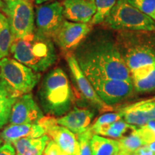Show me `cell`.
<instances>
[{
	"label": "cell",
	"mask_w": 155,
	"mask_h": 155,
	"mask_svg": "<svg viewBox=\"0 0 155 155\" xmlns=\"http://www.w3.org/2000/svg\"><path fill=\"white\" fill-rule=\"evenodd\" d=\"M45 134L44 129L38 123L9 124L0 134L3 141L12 144L22 138H38Z\"/></svg>",
	"instance_id": "17"
},
{
	"label": "cell",
	"mask_w": 155,
	"mask_h": 155,
	"mask_svg": "<svg viewBox=\"0 0 155 155\" xmlns=\"http://www.w3.org/2000/svg\"><path fill=\"white\" fill-rule=\"evenodd\" d=\"M114 155H132V154H131V153H129L127 152H125V151H123V150H119V152Z\"/></svg>",
	"instance_id": "33"
},
{
	"label": "cell",
	"mask_w": 155,
	"mask_h": 155,
	"mask_svg": "<svg viewBox=\"0 0 155 155\" xmlns=\"http://www.w3.org/2000/svg\"><path fill=\"white\" fill-rule=\"evenodd\" d=\"M123 119L122 116L119 112H108V113L104 114L103 115L100 116L97 119L92 125H91L90 129L92 132L96 130V129L99 128L101 126H104L108 124L113 123V122L119 121V120Z\"/></svg>",
	"instance_id": "29"
},
{
	"label": "cell",
	"mask_w": 155,
	"mask_h": 155,
	"mask_svg": "<svg viewBox=\"0 0 155 155\" xmlns=\"http://www.w3.org/2000/svg\"><path fill=\"white\" fill-rule=\"evenodd\" d=\"M94 113L88 108L75 107L65 116L57 118L58 124L67 128L75 134H80L90 128Z\"/></svg>",
	"instance_id": "16"
},
{
	"label": "cell",
	"mask_w": 155,
	"mask_h": 155,
	"mask_svg": "<svg viewBox=\"0 0 155 155\" xmlns=\"http://www.w3.org/2000/svg\"><path fill=\"white\" fill-rule=\"evenodd\" d=\"M5 7V3L2 0H0V11H2L4 7Z\"/></svg>",
	"instance_id": "36"
},
{
	"label": "cell",
	"mask_w": 155,
	"mask_h": 155,
	"mask_svg": "<svg viewBox=\"0 0 155 155\" xmlns=\"http://www.w3.org/2000/svg\"><path fill=\"white\" fill-rule=\"evenodd\" d=\"M155 32L119 31L116 42L130 73L155 64Z\"/></svg>",
	"instance_id": "3"
},
{
	"label": "cell",
	"mask_w": 155,
	"mask_h": 155,
	"mask_svg": "<svg viewBox=\"0 0 155 155\" xmlns=\"http://www.w3.org/2000/svg\"><path fill=\"white\" fill-rule=\"evenodd\" d=\"M118 112L127 123L141 127L147 122L155 120V101H140L120 108Z\"/></svg>",
	"instance_id": "14"
},
{
	"label": "cell",
	"mask_w": 155,
	"mask_h": 155,
	"mask_svg": "<svg viewBox=\"0 0 155 155\" xmlns=\"http://www.w3.org/2000/svg\"><path fill=\"white\" fill-rule=\"evenodd\" d=\"M44 116L43 111L30 94L18 97L12 109L9 123L11 124H35Z\"/></svg>",
	"instance_id": "13"
},
{
	"label": "cell",
	"mask_w": 155,
	"mask_h": 155,
	"mask_svg": "<svg viewBox=\"0 0 155 155\" xmlns=\"http://www.w3.org/2000/svg\"><path fill=\"white\" fill-rule=\"evenodd\" d=\"M119 144V150H123L129 153H132L139 147L147 145L135 130L122 138L118 139Z\"/></svg>",
	"instance_id": "25"
},
{
	"label": "cell",
	"mask_w": 155,
	"mask_h": 155,
	"mask_svg": "<svg viewBox=\"0 0 155 155\" xmlns=\"http://www.w3.org/2000/svg\"><path fill=\"white\" fill-rule=\"evenodd\" d=\"M87 78L101 99L108 106H111L127 99L134 90L132 82L92 75Z\"/></svg>",
	"instance_id": "8"
},
{
	"label": "cell",
	"mask_w": 155,
	"mask_h": 155,
	"mask_svg": "<svg viewBox=\"0 0 155 155\" xmlns=\"http://www.w3.org/2000/svg\"><path fill=\"white\" fill-rule=\"evenodd\" d=\"M137 127L129 124L123 119L101 126L96 129L93 134L108 137V138L121 139L137 129Z\"/></svg>",
	"instance_id": "20"
},
{
	"label": "cell",
	"mask_w": 155,
	"mask_h": 155,
	"mask_svg": "<svg viewBox=\"0 0 155 155\" xmlns=\"http://www.w3.org/2000/svg\"><path fill=\"white\" fill-rule=\"evenodd\" d=\"M45 134L70 155H80L77 136L67 128L58 124L54 116H43L38 122Z\"/></svg>",
	"instance_id": "10"
},
{
	"label": "cell",
	"mask_w": 155,
	"mask_h": 155,
	"mask_svg": "<svg viewBox=\"0 0 155 155\" xmlns=\"http://www.w3.org/2000/svg\"><path fill=\"white\" fill-rule=\"evenodd\" d=\"M50 141V137L45 134L38 138H22L13 141L16 155H42Z\"/></svg>",
	"instance_id": "18"
},
{
	"label": "cell",
	"mask_w": 155,
	"mask_h": 155,
	"mask_svg": "<svg viewBox=\"0 0 155 155\" xmlns=\"http://www.w3.org/2000/svg\"><path fill=\"white\" fill-rule=\"evenodd\" d=\"M132 155H155V153L152 152L147 144L137 149L132 153Z\"/></svg>",
	"instance_id": "32"
},
{
	"label": "cell",
	"mask_w": 155,
	"mask_h": 155,
	"mask_svg": "<svg viewBox=\"0 0 155 155\" xmlns=\"http://www.w3.org/2000/svg\"><path fill=\"white\" fill-rule=\"evenodd\" d=\"M105 27L117 31L155 32V21L127 2L117 0L103 22Z\"/></svg>",
	"instance_id": "5"
},
{
	"label": "cell",
	"mask_w": 155,
	"mask_h": 155,
	"mask_svg": "<svg viewBox=\"0 0 155 155\" xmlns=\"http://www.w3.org/2000/svg\"><path fill=\"white\" fill-rule=\"evenodd\" d=\"M135 131L146 144L154 142L155 141V120H152L141 127H137Z\"/></svg>",
	"instance_id": "26"
},
{
	"label": "cell",
	"mask_w": 155,
	"mask_h": 155,
	"mask_svg": "<svg viewBox=\"0 0 155 155\" xmlns=\"http://www.w3.org/2000/svg\"><path fill=\"white\" fill-rule=\"evenodd\" d=\"M91 145L92 155H114L119 151L118 140L98 134L93 135Z\"/></svg>",
	"instance_id": "21"
},
{
	"label": "cell",
	"mask_w": 155,
	"mask_h": 155,
	"mask_svg": "<svg viewBox=\"0 0 155 155\" xmlns=\"http://www.w3.org/2000/svg\"><path fill=\"white\" fill-rule=\"evenodd\" d=\"M17 98L0 81V129L9 121L12 109Z\"/></svg>",
	"instance_id": "22"
},
{
	"label": "cell",
	"mask_w": 155,
	"mask_h": 155,
	"mask_svg": "<svg viewBox=\"0 0 155 155\" xmlns=\"http://www.w3.org/2000/svg\"><path fill=\"white\" fill-rule=\"evenodd\" d=\"M127 2L155 21V0H127Z\"/></svg>",
	"instance_id": "27"
},
{
	"label": "cell",
	"mask_w": 155,
	"mask_h": 155,
	"mask_svg": "<svg viewBox=\"0 0 155 155\" xmlns=\"http://www.w3.org/2000/svg\"><path fill=\"white\" fill-rule=\"evenodd\" d=\"M0 155H16V152L12 144L5 143L0 146Z\"/></svg>",
	"instance_id": "31"
},
{
	"label": "cell",
	"mask_w": 155,
	"mask_h": 155,
	"mask_svg": "<svg viewBox=\"0 0 155 155\" xmlns=\"http://www.w3.org/2000/svg\"><path fill=\"white\" fill-rule=\"evenodd\" d=\"M93 135L94 134L90 128L83 133L76 135L79 144L80 155H92L91 141Z\"/></svg>",
	"instance_id": "28"
},
{
	"label": "cell",
	"mask_w": 155,
	"mask_h": 155,
	"mask_svg": "<svg viewBox=\"0 0 155 155\" xmlns=\"http://www.w3.org/2000/svg\"><path fill=\"white\" fill-rule=\"evenodd\" d=\"M65 57L74 82L83 98L100 111H111L113 109L112 106L105 104L97 94L90 81L81 70L74 54L68 53Z\"/></svg>",
	"instance_id": "11"
},
{
	"label": "cell",
	"mask_w": 155,
	"mask_h": 155,
	"mask_svg": "<svg viewBox=\"0 0 155 155\" xmlns=\"http://www.w3.org/2000/svg\"><path fill=\"white\" fill-rule=\"evenodd\" d=\"M40 73H37L14 58L0 60V81L5 83L15 97L30 94L40 81Z\"/></svg>",
	"instance_id": "6"
},
{
	"label": "cell",
	"mask_w": 155,
	"mask_h": 155,
	"mask_svg": "<svg viewBox=\"0 0 155 155\" xmlns=\"http://www.w3.org/2000/svg\"><path fill=\"white\" fill-rule=\"evenodd\" d=\"M5 3H8V2H11L13 1H16V0H2Z\"/></svg>",
	"instance_id": "37"
},
{
	"label": "cell",
	"mask_w": 155,
	"mask_h": 155,
	"mask_svg": "<svg viewBox=\"0 0 155 155\" xmlns=\"http://www.w3.org/2000/svg\"><path fill=\"white\" fill-rule=\"evenodd\" d=\"M3 142V140H2V139L1 138V137H0V146H1V144H2V143Z\"/></svg>",
	"instance_id": "39"
},
{
	"label": "cell",
	"mask_w": 155,
	"mask_h": 155,
	"mask_svg": "<svg viewBox=\"0 0 155 155\" xmlns=\"http://www.w3.org/2000/svg\"><path fill=\"white\" fill-rule=\"evenodd\" d=\"M135 91L145 94L155 91V64L131 73Z\"/></svg>",
	"instance_id": "19"
},
{
	"label": "cell",
	"mask_w": 155,
	"mask_h": 155,
	"mask_svg": "<svg viewBox=\"0 0 155 155\" xmlns=\"http://www.w3.org/2000/svg\"><path fill=\"white\" fill-rule=\"evenodd\" d=\"M96 7V14L91 21L92 25L101 24L111 12L117 0H94Z\"/></svg>",
	"instance_id": "24"
},
{
	"label": "cell",
	"mask_w": 155,
	"mask_h": 155,
	"mask_svg": "<svg viewBox=\"0 0 155 155\" xmlns=\"http://www.w3.org/2000/svg\"><path fill=\"white\" fill-rule=\"evenodd\" d=\"M73 54L86 76L132 82L130 71L122 58L116 40L108 35H88Z\"/></svg>",
	"instance_id": "1"
},
{
	"label": "cell",
	"mask_w": 155,
	"mask_h": 155,
	"mask_svg": "<svg viewBox=\"0 0 155 155\" xmlns=\"http://www.w3.org/2000/svg\"><path fill=\"white\" fill-rule=\"evenodd\" d=\"M14 40L8 19L0 11V60L8 57Z\"/></svg>",
	"instance_id": "23"
},
{
	"label": "cell",
	"mask_w": 155,
	"mask_h": 155,
	"mask_svg": "<svg viewBox=\"0 0 155 155\" xmlns=\"http://www.w3.org/2000/svg\"><path fill=\"white\" fill-rule=\"evenodd\" d=\"M34 1H35V3L36 5H41V4H42V3L47 2L51 1V0H34Z\"/></svg>",
	"instance_id": "34"
},
{
	"label": "cell",
	"mask_w": 155,
	"mask_h": 155,
	"mask_svg": "<svg viewBox=\"0 0 155 155\" xmlns=\"http://www.w3.org/2000/svg\"><path fill=\"white\" fill-rule=\"evenodd\" d=\"M147 100H149V101H155V96L152 97V98H148V99H147Z\"/></svg>",
	"instance_id": "38"
},
{
	"label": "cell",
	"mask_w": 155,
	"mask_h": 155,
	"mask_svg": "<svg viewBox=\"0 0 155 155\" xmlns=\"http://www.w3.org/2000/svg\"><path fill=\"white\" fill-rule=\"evenodd\" d=\"M2 12L7 16L14 39H20L35 30L32 0H16L5 3Z\"/></svg>",
	"instance_id": "7"
},
{
	"label": "cell",
	"mask_w": 155,
	"mask_h": 155,
	"mask_svg": "<svg viewBox=\"0 0 155 155\" xmlns=\"http://www.w3.org/2000/svg\"><path fill=\"white\" fill-rule=\"evenodd\" d=\"M62 4L64 18L71 22L88 23L96 14L94 0H64Z\"/></svg>",
	"instance_id": "15"
},
{
	"label": "cell",
	"mask_w": 155,
	"mask_h": 155,
	"mask_svg": "<svg viewBox=\"0 0 155 155\" xmlns=\"http://www.w3.org/2000/svg\"><path fill=\"white\" fill-rule=\"evenodd\" d=\"M147 145H148V147H150V150H152V152H154L155 153V141H154V142L151 143V144H147Z\"/></svg>",
	"instance_id": "35"
},
{
	"label": "cell",
	"mask_w": 155,
	"mask_h": 155,
	"mask_svg": "<svg viewBox=\"0 0 155 155\" xmlns=\"http://www.w3.org/2000/svg\"><path fill=\"white\" fill-rule=\"evenodd\" d=\"M63 4L59 1L38 6L36 9V30L44 35L53 38L63 21Z\"/></svg>",
	"instance_id": "12"
},
{
	"label": "cell",
	"mask_w": 155,
	"mask_h": 155,
	"mask_svg": "<svg viewBox=\"0 0 155 155\" xmlns=\"http://www.w3.org/2000/svg\"><path fill=\"white\" fill-rule=\"evenodd\" d=\"M42 110L53 116H62L71 109L73 94L66 73L57 68L48 72L38 91Z\"/></svg>",
	"instance_id": "4"
},
{
	"label": "cell",
	"mask_w": 155,
	"mask_h": 155,
	"mask_svg": "<svg viewBox=\"0 0 155 155\" xmlns=\"http://www.w3.org/2000/svg\"><path fill=\"white\" fill-rule=\"evenodd\" d=\"M92 28L91 22H74L64 19L52 39L61 50L71 53L87 38Z\"/></svg>",
	"instance_id": "9"
},
{
	"label": "cell",
	"mask_w": 155,
	"mask_h": 155,
	"mask_svg": "<svg viewBox=\"0 0 155 155\" xmlns=\"http://www.w3.org/2000/svg\"><path fill=\"white\" fill-rule=\"evenodd\" d=\"M9 54L37 73L45 71L58 59L53 39L40 33L36 29L24 38L14 40Z\"/></svg>",
	"instance_id": "2"
},
{
	"label": "cell",
	"mask_w": 155,
	"mask_h": 155,
	"mask_svg": "<svg viewBox=\"0 0 155 155\" xmlns=\"http://www.w3.org/2000/svg\"><path fill=\"white\" fill-rule=\"evenodd\" d=\"M44 155H70L63 151L55 141L50 140L44 151Z\"/></svg>",
	"instance_id": "30"
}]
</instances>
